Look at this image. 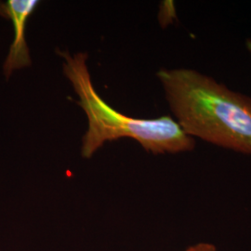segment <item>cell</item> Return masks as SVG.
<instances>
[{
    "instance_id": "obj_4",
    "label": "cell",
    "mask_w": 251,
    "mask_h": 251,
    "mask_svg": "<svg viewBox=\"0 0 251 251\" xmlns=\"http://www.w3.org/2000/svg\"><path fill=\"white\" fill-rule=\"evenodd\" d=\"M184 251H217L215 246L211 243H197Z\"/></svg>"
},
{
    "instance_id": "obj_3",
    "label": "cell",
    "mask_w": 251,
    "mask_h": 251,
    "mask_svg": "<svg viewBox=\"0 0 251 251\" xmlns=\"http://www.w3.org/2000/svg\"><path fill=\"white\" fill-rule=\"evenodd\" d=\"M39 1L8 0L0 1V16L8 19L13 26V41L3 64V73L9 79L14 71L31 65V58L25 38L26 25Z\"/></svg>"
},
{
    "instance_id": "obj_2",
    "label": "cell",
    "mask_w": 251,
    "mask_h": 251,
    "mask_svg": "<svg viewBox=\"0 0 251 251\" xmlns=\"http://www.w3.org/2000/svg\"><path fill=\"white\" fill-rule=\"evenodd\" d=\"M63 73L79 97L78 105L88 117V130L83 138L81 153L90 158L104 143L131 138L147 152L179 153L195 149L196 140L186 134L171 117L152 119L127 117L100 98L91 82L87 54L61 52Z\"/></svg>"
},
{
    "instance_id": "obj_5",
    "label": "cell",
    "mask_w": 251,
    "mask_h": 251,
    "mask_svg": "<svg viewBox=\"0 0 251 251\" xmlns=\"http://www.w3.org/2000/svg\"><path fill=\"white\" fill-rule=\"evenodd\" d=\"M246 47H247V50H248V51L250 52L251 56V39H248L246 41Z\"/></svg>"
},
{
    "instance_id": "obj_1",
    "label": "cell",
    "mask_w": 251,
    "mask_h": 251,
    "mask_svg": "<svg viewBox=\"0 0 251 251\" xmlns=\"http://www.w3.org/2000/svg\"><path fill=\"white\" fill-rule=\"evenodd\" d=\"M157 77L186 134L251 155V98L193 69H161Z\"/></svg>"
}]
</instances>
